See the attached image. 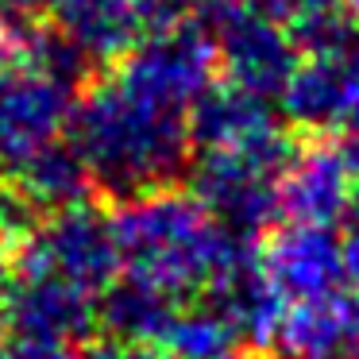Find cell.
I'll return each mask as SVG.
<instances>
[{
    "label": "cell",
    "instance_id": "cell-1",
    "mask_svg": "<svg viewBox=\"0 0 359 359\" xmlns=\"http://www.w3.org/2000/svg\"><path fill=\"white\" fill-rule=\"evenodd\" d=\"M66 140L89 182L116 201L178 186L194 158L189 109L143 93L116 70L74 101Z\"/></svg>",
    "mask_w": 359,
    "mask_h": 359
},
{
    "label": "cell",
    "instance_id": "cell-2",
    "mask_svg": "<svg viewBox=\"0 0 359 359\" xmlns=\"http://www.w3.org/2000/svg\"><path fill=\"white\" fill-rule=\"evenodd\" d=\"M112 232L120 274L178 305L205 297L251 248L224 232L212 212L178 186L116 201Z\"/></svg>",
    "mask_w": 359,
    "mask_h": 359
},
{
    "label": "cell",
    "instance_id": "cell-3",
    "mask_svg": "<svg viewBox=\"0 0 359 359\" xmlns=\"http://www.w3.org/2000/svg\"><path fill=\"white\" fill-rule=\"evenodd\" d=\"M89 66L55 27H27V47L0 66V170L8 174L70 128L74 89Z\"/></svg>",
    "mask_w": 359,
    "mask_h": 359
},
{
    "label": "cell",
    "instance_id": "cell-4",
    "mask_svg": "<svg viewBox=\"0 0 359 359\" xmlns=\"http://www.w3.org/2000/svg\"><path fill=\"white\" fill-rule=\"evenodd\" d=\"M294 143L282 140L271 147L248 151H197L194 163V197L212 212L224 232L255 243L282 217V174L294 158Z\"/></svg>",
    "mask_w": 359,
    "mask_h": 359
},
{
    "label": "cell",
    "instance_id": "cell-5",
    "mask_svg": "<svg viewBox=\"0 0 359 359\" xmlns=\"http://www.w3.org/2000/svg\"><path fill=\"white\" fill-rule=\"evenodd\" d=\"M197 20L212 35L217 70L224 81L266 101L286 93L305 55L278 16L255 4H205L201 0Z\"/></svg>",
    "mask_w": 359,
    "mask_h": 359
},
{
    "label": "cell",
    "instance_id": "cell-6",
    "mask_svg": "<svg viewBox=\"0 0 359 359\" xmlns=\"http://www.w3.org/2000/svg\"><path fill=\"white\" fill-rule=\"evenodd\" d=\"M16 263L47 271L70 286L104 297L120 282V251L112 232V212L78 201L58 212H47L32 236L16 248Z\"/></svg>",
    "mask_w": 359,
    "mask_h": 359
},
{
    "label": "cell",
    "instance_id": "cell-7",
    "mask_svg": "<svg viewBox=\"0 0 359 359\" xmlns=\"http://www.w3.org/2000/svg\"><path fill=\"white\" fill-rule=\"evenodd\" d=\"M112 70L158 101L194 109L197 97L217 81L212 78L217 50H212V35L201 27V20H189L178 27L147 32Z\"/></svg>",
    "mask_w": 359,
    "mask_h": 359
},
{
    "label": "cell",
    "instance_id": "cell-8",
    "mask_svg": "<svg viewBox=\"0 0 359 359\" xmlns=\"http://www.w3.org/2000/svg\"><path fill=\"white\" fill-rule=\"evenodd\" d=\"M0 320L20 340L78 344L101 325V297L12 259V274L0 290Z\"/></svg>",
    "mask_w": 359,
    "mask_h": 359
},
{
    "label": "cell",
    "instance_id": "cell-9",
    "mask_svg": "<svg viewBox=\"0 0 359 359\" xmlns=\"http://www.w3.org/2000/svg\"><path fill=\"white\" fill-rule=\"evenodd\" d=\"M255 251L263 274L286 305L336 294L351 278L348 259H344V236H336V228L286 220L282 228H271L263 236V248Z\"/></svg>",
    "mask_w": 359,
    "mask_h": 359
},
{
    "label": "cell",
    "instance_id": "cell-10",
    "mask_svg": "<svg viewBox=\"0 0 359 359\" xmlns=\"http://www.w3.org/2000/svg\"><path fill=\"white\" fill-rule=\"evenodd\" d=\"M282 217L294 224L336 228L351 217L359 201V182L351 174L348 158L336 143H305L294 151L286 174H282Z\"/></svg>",
    "mask_w": 359,
    "mask_h": 359
},
{
    "label": "cell",
    "instance_id": "cell-11",
    "mask_svg": "<svg viewBox=\"0 0 359 359\" xmlns=\"http://www.w3.org/2000/svg\"><path fill=\"white\" fill-rule=\"evenodd\" d=\"M189 140L194 151H248L271 147L290 135L266 97H255L220 78L189 109Z\"/></svg>",
    "mask_w": 359,
    "mask_h": 359
},
{
    "label": "cell",
    "instance_id": "cell-12",
    "mask_svg": "<svg viewBox=\"0 0 359 359\" xmlns=\"http://www.w3.org/2000/svg\"><path fill=\"white\" fill-rule=\"evenodd\" d=\"M47 16L86 66H116L147 35L140 0H55Z\"/></svg>",
    "mask_w": 359,
    "mask_h": 359
},
{
    "label": "cell",
    "instance_id": "cell-13",
    "mask_svg": "<svg viewBox=\"0 0 359 359\" xmlns=\"http://www.w3.org/2000/svg\"><path fill=\"white\" fill-rule=\"evenodd\" d=\"M274 344L286 359H359V294L336 290L294 302Z\"/></svg>",
    "mask_w": 359,
    "mask_h": 359
},
{
    "label": "cell",
    "instance_id": "cell-14",
    "mask_svg": "<svg viewBox=\"0 0 359 359\" xmlns=\"http://www.w3.org/2000/svg\"><path fill=\"white\" fill-rule=\"evenodd\" d=\"M282 112L294 128L313 135H340L348 124L359 120V104L351 97L348 81H344V70L328 50L320 55H305L302 66L294 70L286 93L278 97Z\"/></svg>",
    "mask_w": 359,
    "mask_h": 359
},
{
    "label": "cell",
    "instance_id": "cell-15",
    "mask_svg": "<svg viewBox=\"0 0 359 359\" xmlns=\"http://www.w3.org/2000/svg\"><path fill=\"white\" fill-rule=\"evenodd\" d=\"M4 178L16 182V186L43 209V217L66 209V205L86 201L89 186H93L86 163L78 158V151H74V143L66 140V135L58 143H50V147H43L39 155H32L27 163H20L16 170H8Z\"/></svg>",
    "mask_w": 359,
    "mask_h": 359
},
{
    "label": "cell",
    "instance_id": "cell-16",
    "mask_svg": "<svg viewBox=\"0 0 359 359\" xmlns=\"http://www.w3.org/2000/svg\"><path fill=\"white\" fill-rule=\"evenodd\" d=\"M240 344L243 340L228 320V313L212 305L209 297H197V302L174 309L158 348L170 359H228L240 351Z\"/></svg>",
    "mask_w": 359,
    "mask_h": 359
},
{
    "label": "cell",
    "instance_id": "cell-17",
    "mask_svg": "<svg viewBox=\"0 0 359 359\" xmlns=\"http://www.w3.org/2000/svg\"><path fill=\"white\" fill-rule=\"evenodd\" d=\"M174 309H178V302L140 286V282L120 278L116 286H109V294L101 297V328H109L112 340L158 348Z\"/></svg>",
    "mask_w": 359,
    "mask_h": 359
},
{
    "label": "cell",
    "instance_id": "cell-18",
    "mask_svg": "<svg viewBox=\"0 0 359 359\" xmlns=\"http://www.w3.org/2000/svg\"><path fill=\"white\" fill-rule=\"evenodd\" d=\"M197 8H201V0H140L143 27H147V32L189 24V20H197Z\"/></svg>",
    "mask_w": 359,
    "mask_h": 359
},
{
    "label": "cell",
    "instance_id": "cell-19",
    "mask_svg": "<svg viewBox=\"0 0 359 359\" xmlns=\"http://www.w3.org/2000/svg\"><path fill=\"white\" fill-rule=\"evenodd\" d=\"M0 359H81L74 344H55V340H20L12 336L0 344Z\"/></svg>",
    "mask_w": 359,
    "mask_h": 359
},
{
    "label": "cell",
    "instance_id": "cell-20",
    "mask_svg": "<svg viewBox=\"0 0 359 359\" xmlns=\"http://www.w3.org/2000/svg\"><path fill=\"white\" fill-rule=\"evenodd\" d=\"M328 55L340 62V70H344V81H348V89H351V97H355V104H359V24H351L348 27V35H344L336 47H328Z\"/></svg>",
    "mask_w": 359,
    "mask_h": 359
},
{
    "label": "cell",
    "instance_id": "cell-21",
    "mask_svg": "<svg viewBox=\"0 0 359 359\" xmlns=\"http://www.w3.org/2000/svg\"><path fill=\"white\" fill-rule=\"evenodd\" d=\"M89 359H170L163 348H151V344H124V340H109L93 351Z\"/></svg>",
    "mask_w": 359,
    "mask_h": 359
},
{
    "label": "cell",
    "instance_id": "cell-22",
    "mask_svg": "<svg viewBox=\"0 0 359 359\" xmlns=\"http://www.w3.org/2000/svg\"><path fill=\"white\" fill-rule=\"evenodd\" d=\"M55 0H0V20L8 24H39V16H47Z\"/></svg>",
    "mask_w": 359,
    "mask_h": 359
},
{
    "label": "cell",
    "instance_id": "cell-23",
    "mask_svg": "<svg viewBox=\"0 0 359 359\" xmlns=\"http://www.w3.org/2000/svg\"><path fill=\"white\" fill-rule=\"evenodd\" d=\"M344 259H348V274L359 282V201L355 209H351V217L344 220Z\"/></svg>",
    "mask_w": 359,
    "mask_h": 359
},
{
    "label": "cell",
    "instance_id": "cell-24",
    "mask_svg": "<svg viewBox=\"0 0 359 359\" xmlns=\"http://www.w3.org/2000/svg\"><path fill=\"white\" fill-rule=\"evenodd\" d=\"M336 147L344 151V158H348V166H351V174H355V182H359V120L355 124H348L340 132V140H336Z\"/></svg>",
    "mask_w": 359,
    "mask_h": 359
},
{
    "label": "cell",
    "instance_id": "cell-25",
    "mask_svg": "<svg viewBox=\"0 0 359 359\" xmlns=\"http://www.w3.org/2000/svg\"><path fill=\"white\" fill-rule=\"evenodd\" d=\"M12 255H16V248L0 236V290H4V282H8V274H12Z\"/></svg>",
    "mask_w": 359,
    "mask_h": 359
},
{
    "label": "cell",
    "instance_id": "cell-26",
    "mask_svg": "<svg viewBox=\"0 0 359 359\" xmlns=\"http://www.w3.org/2000/svg\"><path fill=\"white\" fill-rule=\"evenodd\" d=\"M205 4H255V8H266V0H205Z\"/></svg>",
    "mask_w": 359,
    "mask_h": 359
},
{
    "label": "cell",
    "instance_id": "cell-27",
    "mask_svg": "<svg viewBox=\"0 0 359 359\" xmlns=\"http://www.w3.org/2000/svg\"><path fill=\"white\" fill-rule=\"evenodd\" d=\"M228 359H266V355H248V351H236V355H228Z\"/></svg>",
    "mask_w": 359,
    "mask_h": 359
},
{
    "label": "cell",
    "instance_id": "cell-28",
    "mask_svg": "<svg viewBox=\"0 0 359 359\" xmlns=\"http://www.w3.org/2000/svg\"><path fill=\"white\" fill-rule=\"evenodd\" d=\"M348 8H351V12H355V16H359V0H348Z\"/></svg>",
    "mask_w": 359,
    "mask_h": 359
},
{
    "label": "cell",
    "instance_id": "cell-29",
    "mask_svg": "<svg viewBox=\"0 0 359 359\" xmlns=\"http://www.w3.org/2000/svg\"><path fill=\"white\" fill-rule=\"evenodd\" d=\"M0 344H4V320H0Z\"/></svg>",
    "mask_w": 359,
    "mask_h": 359
}]
</instances>
